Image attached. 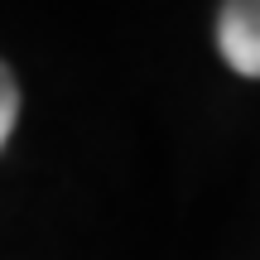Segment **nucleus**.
<instances>
[{"mask_svg":"<svg viewBox=\"0 0 260 260\" xmlns=\"http://www.w3.org/2000/svg\"><path fill=\"white\" fill-rule=\"evenodd\" d=\"M15 116H19V87H15V73L0 63V149H5L10 130H15Z\"/></svg>","mask_w":260,"mask_h":260,"instance_id":"nucleus-2","label":"nucleus"},{"mask_svg":"<svg viewBox=\"0 0 260 260\" xmlns=\"http://www.w3.org/2000/svg\"><path fill=\"white\" fill-rule=\"evenodd\" d=\"M217 48H222L232 73L260 77V0H222Z\"/></svg>","mask_w":260,"mask_h":260,"instance_id":"nucleus-1","label":"nucleus"}]
</instances>
